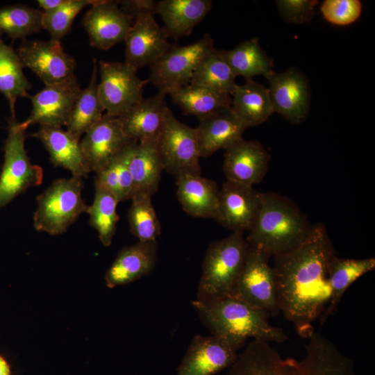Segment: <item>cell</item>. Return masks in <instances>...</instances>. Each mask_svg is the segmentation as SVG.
Wrapping results in <instances>:
<instances>
[{"label":"cell","instance_id":"cell-1","mask_svg":"<svg viewBox=\"0 0 375 375\" xmlns=\"http://www.w3.org/2000/svg\"><path fill=\"white\" fill-rule=\"evenodd\" d=\"M335 254L326 227L317 223L299 247L273 258L280 311L302 338L315 333L313 324L329 303L328 264Z\"/></svg>","mask_w":375,"mask_h":375},{"label":"cell","instance_id":"cell-2","mask_svg":"<svg viewBox=\"0 0 375 375\" xmlns=\"http://www.w3.org/2000/svg\"><path fill=\"white\" fill-rule=\"evenodd\" d=\"M301 360L283 358L267 342L253 340L227 375H356L353 360L329 340L314 333Z\"/></svg>","mask_w":375,"mask_h":375},{"label":"cell","instance_id":"cell-3","mask_svg":"<svg viewBox=\"0 0 375 375\" xmlns=\"http://www.w3.org/2000/svg\"><path fill=\"white\" fill-rule=\"evenodd\" d=\"M191 303L211 334L224 338L238 350L249 338L279 343L288 340L281 328L269 323L267 313L232 296Z\"/></svg>","mask_w":375,"mask_h":375},{"label":"cell","instance_id":"cell-4","mask_svg":"<svg viewBox=\"0 0 375 375\" xmlns=\"http://www.w3.org/2000/svg\"><path fill=\"white\" fill-rule=\"evenodd\" d=\"M312 225L289 198L262 192L260 209L246 241L269 257L287 253L308 238Z\"/></svg>","mask_w":375,"mask_h":375},{"label":"cell","instance_id":"cell-5","mask_svg":"<svg viewBox=\"0 0 375 375\" xmlns=\"http://www.w3.org/2000/svg\"><path fill=\"white\" fill-rule=\"evenodd\" d=\"M248 248L244 233L239 231L209 244L202 263L197 300L231 296L243 269Z\"/></svg>","mask_w":375,"mask_h":375},{"label":"cell","instance_id":"cell-6","mask_svg":"<svg viewBox=\"0 0 375 375\" xmlns=\"http://www.w3.org/2000/svg\"><path fill=\"white\" fill-rule=\"evenodd\" d=\"M83 188V178L76 176L52 182L36 198L35 229L51 235L66 232L81 215L87 212L88 206L82 197Z\"/></svg>","mask_w":375,"mask_h":375},{"label":"cell","instance_id":"cell-7","mask_svg":"<svg viewBox=\"0 0 375 375\" xmlns=\"http://www.w3.org/2000/svg\"><path fill=\"white\" fill-rule=\"evenodd\" d=\"M26 138V131L19 127L16 117H10L3 147V162L0 169V208L28 188L42 182V168L30 160L25 149Z\"/></svg>","mask_w":375,"mask_h":375},{"label":"cell","instance_id":"cell-8","mask_svg":"<svg viewBox=\"0 0 375 375\" xmlns=\"http://www.w3.org/2000/svg\"><path fill=\"white\" fill-rule=\"evenodd\" d=\"M211 35L206 33L192 44L171 45L162 57L150 65L149 81L167 94L174 88L189 84L199 64L215 49Z\"/></svg>","mask_w":375,"mask_h":375},{"label":"cell","instance_id":"cell-9","mask_svg":"<svg viewBox=\"0 0 375 375\" xmlns=\"http://www.w3.org/2000/svg\"><path fill=\"white\" fill-rule=\"evenodd\" d=\"M269 259L265 253L249 245L243 269L231 296L274 317L280 309Z\"/></svg>","mask_w":375,"mask_h":375},{"label":"cell","instance_id":"cell-10","mask_svg":"<svg viewBox=\"0 0 375 375\" xmlns=\"http://www.w3.org/2000/svg\"><path fill=\"white\" fill-rule=\"evenodd\" d=\"M157 143L165 171L175 177L201 175L196 128L179 122L171 110Z\"/></svg>","mask_w":375,"mask_h":375},{"label":"cell","instance_id":"cell-11","mask_svg":"<svg viewBox=\"0 0 375 375\" xmlns=\"http://www.w3.org/2000/svg\"><path fill=\"white\" fill-rule=\"evenodd\" d=\"M137 71L125 62H99L98 94L106 114L119 117L143 99L149 81L140 78Z\"/></svg>","mask_w":375,"mask_h":375},{"label":"cell","instance_id":"cell-12","mask_svg":"<svg viewBox=\"0 0 375 375\" xmlns=\"http://www.w3.org/2000/svg\"><path fill=\"white\" fill-rule=\"evenodd\" d=\"M16 51L23 67L33 72L44 85L62 83L76 78V61L64 51L59 40L24 39Z\"/></svg>","mask_w":375,"mask_h":375},{"label":"cell","instance_id":"cell-13","mask_svg":"<svg viewBox=\"0 0 375 375\" xmlns=\"http://www.w3.org/2000/svg\"><path fill=\"white\" fill-rule=\"evenodd\" d=\"M81 90L76 78L62 83L45 85L39 92L28 97L32 110L24 121L19 122V127L26 131L35 124L40 126H66Z\"/></svg>","mask_w":375,"mask_h":375},{"label":"cell","instance_id":"cell-14","mask_svg":"<svg viewBox=\"0 0 375 375\" xmlns=\"http://www.w3.org/2000/svg\"><path fill=\"white\" fill-rule=\"evenodd\" d=\"M267 80L274 112L292 124L303 122L310 110V88L306 76L291 67L281 73L275 72Z\"/></svg>","mask_w":375,"mask_h":375},{"label":"cell","instance_id":"cell-15","mask_svg":"<svg viewBox=\"0 0 375 375\" xmlns=\"http://www.w3.org/2000/svg\"><path fill=\"white\" fill-rule=\"evenodd\" d=\"M262 192L252 186L226 181L219 192L213 219L232 232L249 231L258 213Z\"/></svg>","mask_w":375,"mask_h":375},{"label":"cell","instance_id":"cell-16","mask_svg":"<svg viewBox=\"0 0 375 375\" xmlns=\"http://www.w3.org/2000/svg\"><path fill=\"white\" fill-rule=\"evenodd\" d=\"M134 17L120 8L118 1L99 0L85 14L82 24L90 44L101 50H108L124 42Z\"/></svg>","mask_w":375,"mask_h":375},{"label":"cell","instance_id":"cell-17","mask_svg":"<svg viewBox=\"0 0 375 375\" xmlns=\"http://www.w3.org/2000/svg\"><path fill=\"white\" fill-rule=\"evenodd\" d=\"M238 349L228 341L211 335H196L176 369V375H213L231 367Z\"/></svg>","mask_w":375,"mask_h":375},{"label":"cell","instance_id":"cell-18","mask_svg":"<svg viewBox=\"0 0 375 375\" xmlns=\"http://www.w3.org/2000/svg\"><path fill=\"white\" fill-rule=\"evenodd\" d=\"M169 35L151 15L135 17L124 40L125 62L137 70L156 62L170 48Z\"/></svg>","mask_w":375,"mask_h":375},{"label":"cell","instance_id":"cell-19","mask_svg":"<svg viewBox=\"0 0 375 375\" xmlns=\"http://www.w3.org/2000/svg\"><path fill=\"white\" fill-rule=\"evenodd\" d=\"M131 140L119 118L104 113L80 140L90 172L96 173L103 169Z\"/></svg>","mask_w":375,"mask_h":375},{"label":"cell","instance_id":"cell-20","mask_svg":"<svg viewBox=\"0 0 375 375\" xmlns=\"http://www.w3.org/2000/svg\"><path fill=\"white\" fill-rule=\"evenodd\" d=\"M269 159L260 142L242 139L225 150L223 172L226 181L253 187L265 176Z\"/></svg>","mask_w":375,"mask_h":375},{"label":"cell","instance_id":"cell-21","mask_svg":"<svg viewBox=\"0 0 375 375\" xmlns=\"http://www.w3.org/2000/svg\"><path fill=\"white\" fill-rule=\"evenodd\" d=\"M166 95L159 91L151 97L143 98L118 117L130 139L138 142H158L170 110L167 105Z\"/></svg>","mask_w":375,"mask_h":375},{"label":"cell","instance_id":"cell-22","mask_svg":"<svg viewBox=\"0 0 375 375\" xmlns=\"http://www.w3.org/2000/svg\"><path fill=\"white\" fill-rule=\"evenodd\" d=\"M157 253V240L138 241L122 248L105 274L107 287L126 285L149 274L156 266Z\"/></svg>","mask_w":375,"mask_h":375},{"label":"cell","instance_id":"cell-23","mask_svg":"<svg viewBox=\"0 0 375 375\" xmlns=\"http://www.w3.org/2000/svg\"><path fill=\"white\" fill-rule=\"evenodd\" d=\"M195 128L200 156L206 158L219 149L226 150L243 139L247 127L230 106L202 118Z\"/></svg>","mask_w":375,"mask_h":375},{"label":"cell","instance_id":"cell-24","mask_svg":"<svg viewBox=\"0 0 375 375\" xmlns=\"http://www.w3.org/2000/svg\"><path fill=\"white\" fill-rule=\"evenodd\" d=\"M33 137L39 140L49 153L55 167L64 168L73 176L88 177L90 172L80 141L62 128L40 126Z\"/></svg>","mask_w":375,"mask_h":375},{"label":"cell","instance_id":"cell-25","mask_svg":"<svg viewBox=\"0 0 375 375\" xmlns=\"http://www.w3.org/2000/svg\"><path fill=\"white\" fill-rule=\"evenodd\" d=\"M176 197L183 210L199 218H214L218 206L219 189L212 180L201 175L176 177Z\"/></svg>","mask_w":375,"mask_h":375},{"label":"cell","instance_id":"cell-26","mask_svg":"<svg viewBox=\"0 0 375 375\" xmlns=\"http://www.w3.org/2000/svg\"><path fill=\"white\" fill-rule=\"evenodd\" d=\"M212 6L209 0H162L158 1L156 14L160 16L169 38L177 40L189 35Z\"/></svg>","mask_w":375,"mask_h":375},{"label":"cell","instance_id":"cell-27","mask_svg":"<svg viewBox=\"0 0 375 375\" xmlns=\"http://www.w3.org/2000/svg\"><path fill=\"white\" fill-rule=\"evenodd\" d=\"M375 268V258H341L333 255L328 264V281L331 297L329 303L319 318L322 326L334 315L342 296L350 285L365 274Z\"/></svg>","mask_w":375,"mask_h":375},{"label":"cell","instance_id":"cell-28","mask_svg":"<svg viewBox=\"0 0 375 375\" xmlns=\"http://www.w3.org/2000/svg\"><path fill=\"white\" fill-rule=\"evenodd\" d=\"M232 96L231 109L247 128L262 124L274 113L267 88L253 79L237 85Z\"/></svg>","mask_w":375,"mask_h":375},{"label":"cell","instance_id":"cell-29","mask_svg":"<svg viewBox=\"0 0 375 375\" xmlns=\"http://www.w3.org/2000/svg\"><path fill=\"white\" fill-rule=\"evenodd\" d=\"M130 169L133 178L131 197L138 194L152 197L157 192L164 171L157 141L138 142Z\"/></svg>","mask_w":375,"mask_h":375},{"label":"cell","instance_id":"cell-30","mask_svg":"<svg viewBox=\"0 0 375 375\" xmlns=\"http://www.w3.org/2000/svg\"><path fill=\"white\" fill-rule=\"evenodd\" d=\"M92 62L90 83L87 88L81 90L66 125V131L79 141L101 119L105 112L98 94V67L95 58Z\"/></svg>","mask_w":375,"mask_h":375},{"label":"cell","instance_id":"cell-31","mask_svg":"<svg viewBox=\"0 0 375 375\" xmlns=\"http://www.w3.org/2000/svg\"><path fill=\"white\" fill-rule=\"evenodd\" d=\"M167 94L183 114L194 115L199 120L231 106V95L190 83L174 88Z\"/></svg>","mask_w":375,"mask_h":375},{"label":"cell","instance_id":"cell-32","mask_svg":"<svg viewBox=\"0 0 375 375\" xmlns=\"http://www.w3.org/2000/svg\"><path fill=\"white\" fill-rule=\"evenodd\" d=\"M221 52L235 76L249 80L256 76H263L268 79L275 73L272 60L262 49L257 38L244 41L231 50H221Z\"/></svg>","mask_w":375,"mask_h":375},{"label":"cell","instance_id":"cell-33","mask_svg":"<svg viewBox=\"0 0 375 375\" xmlns=\"http://www.w3.org/2000/svg\"><path fill=\"white\" fill-rule=\"evenodd\" d=\"M23 65L17 53L0 37V93L8 102L11 117L15 116V104L19 97L30 96L32 85L25 76Z\"/></svg>","mask_w":375,"mask_h":375},{"label":"cell","instance_id":"cell-34","mask_svg":"<svg viewBox=\"0 0 375 375\" xmlns=\"http://www.w3.org/2000/svg\"><path fill=\"white\" fill-rule=\"evenodd\" d=\"M235 78L221 50L215 49L199 64L190 83L232 95Z\"/></svg>","mask_w":375,"mask_h":375},{"label":"cell","instance_id":"cell-35","mask_svg":"<svg viewBox=\"0 0 375 375\" xmlns=\"http://www.w3.org/2000/svg\"><path fill=\"white\" fill-rule=\"evenodd\" d=\"M95 193L92 205L88 206L87 212L89 222L98 233L99 240L105 247L112 244L117 229L119 216L117 206L119 201L110 191L94 185Z\"/></svg>","mask_w":375,"mask_h":375},{"label":"cell","instance_id":"cell-36","mask_svg":"<svg viewBox=\"0 0 375 375\" xmlns=\"http://www.w3.org/2000/svg\"><path fill=\"white\" fill-rule=\"evenodd\" d=\"M43 12L24 4L0 7V37L6 34L12 41L24 40L42 29Z\"/></svg>","mask_w":375,"mask_h":375},{"label":"cell","instance_id":"cell-37","mask_svg":"<svg viewBox=\"0 0 375 375\" xmlns=\"http://www.w3.org/2000/svg\"><path fill=\"white\" fill-rule=\"evenodd\" d=\"M151 196L138 194L131 198L127 213L131 233L139 242L156 240L161 233V226L152 205Z\"/></svg>","mask_w":375,"mask_h":375},{"label":"cell","instance_id":"cell-38","mask_svg":"<svg viewBox=\"0 0 375 375\" xmlns=\"http://www.w3.org/2000/svg\"><path fill=\"white\" fill-rule=\"evenodd\" d=\"M99 0H65L59 8L43 12L42 29L47 30L51 39L59 40L71 30L78 14L86 6H92Z\"/></svg>","mask_w":375,"mask_h":375},{"label":"cell","instance_id":"cell-39","mask_svg":"<svg viewBox=\"0 0 375 375\" xmlns=\"http://www.w3.org/2000/svg\"><path fill=\"white\" fill-rule=\"evenodd\" d=\"M319 10L328 22L336 26H347L360 18L362 5L359 0H325Z\"/></svg>","mask_w":375,"mask_h":375},{"label":"cell","instance_id":"cell-40","mask_svg":"<svg viewBox=\"0 0 375 375\" xmlns=\"http://www.w3.org/2000/svg\"><path fill=\"white\" fill-rule=\"evenodd\" d=\"M138 142L131 140L117 154V198L120 201L131 199L133 178L130 162Z\"/></svg>","mask_w":375,"mask_h":375},{"label":"cell","instance_id":"cell-41","mask_svg":"<svg viewBox=\"0 0 375 375\" xmlns=\"http://www.w3.org/2000/svg\"><path fill=\"white\" fill-rule=\"evenodd\" d=\"M275 2L283 19L297 24L311 20L318 3L316 0H278Z\"/></svg>","mask_w":375,"mask_h":375},{"label":"cell","instance_id":"cell-42","mask_svg":"<svg viewBox=\"0 0 375 375\" xmlns=\"http://www.w3.org/2000/svg\"><path fill=\"white\" fill-rule=\"evenodd\" d=\"M94 185L110 191L117 198V155L106 166L96 172Z\"/></svg>","mask_w":375,"mask_h":375},{"label":"cell","instance_id":"cell-43","mask_svg":"<svg viewBox=\"0 0 375 375\" xmlns=\"http://www.w3.org/2000/svg\"><path fill=\"white\" fill-rule=\"evenodd\" d=\"M122 11L136 17L143 15L156 14L158 1L153 0H122L118 1Z\"/></svg>","mask_w":375,"mask_h":375},{"label":"cell","instance_id":"cell-44","mask_svg":"<svg viewBox=\"0 0 375 375\" xmlns=\"http://www.w3.org/2000/svg\"><path fill=\"white\" fill-rule=\"evenodd\" d=\"M65 0H38L37 3L42 12L53 10L61 6Z\"/></svg>","mask_w":375,"mask_h":375},{"label":"cell","instance_id":"cell-45","mask_svg":"<svg viewBox=\"0 0 375 375\" xmlns=\"http://www.w3.org/2000/svg\"><path fill=\"white\" fill-rule=\"evenodd\" d=\"M0 375H12L8 362L1 355H0Z\"/></svg>","mask_w":375,"mask_h":375},{"label":"cell","instance_id":"cell-46","mask_svg":"<svg viewBox=\"0 0 375 375\" xmlns=\"http://www.w3.org/2000/svg\"></svg>","mask_w":375,"mask_h":375}]
</instances>
